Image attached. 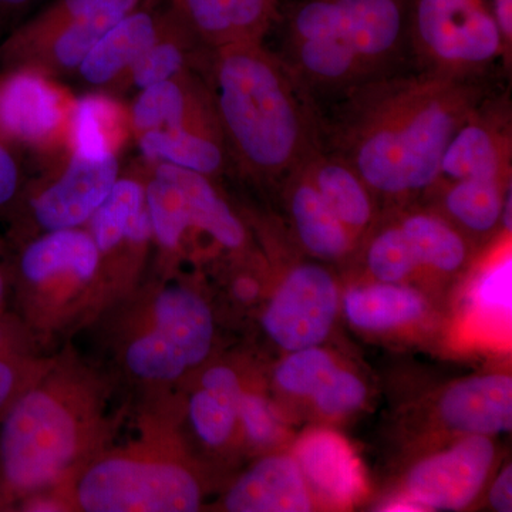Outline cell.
Listing matches in <instances>:
<instances>
[{"instance_id":"cell-23","label":"cell","mask_w":512,"mask_h":512,"mask_svg":"<svg viewBox=\"0 0 512 512\" xmlns=\"http://www.w3.org/2000/svg\"><path fill=\"white\" fill-rule=\"evenodd\" d=\"M343 308L346 318L357 328L386 330L419 319L426 303L414 289L380 282L346 293Z\"/></svg>"},{"instance_id":"cell-1","label":"cell","mask_w":512,"mask_h":512,"mask_svg":"<svg viewBox=\"0 0 512 512\" xmlns=\"http://www.w3.org/2000/svg\"><path fill=\"white\" fill-rule=\"evenodd\" d=\"M485 99L483 80L397 72L336 101L323 136L373 194L406 198L429 190L451 137Z\"/></svg>"},{"instance_id":"cell-15","label":"cell","mask_w":512,"mask_h":512,"mask_svg":"<svg viewBox=\"0 0 512 512\" xmlns=\"http://www.w3.org/2000/svg\"><path fill=\"white\" fill-rule=\"evenodd\" d=\"M232 512H306L312 510L305 478L295 458H265L227 495Z\"/></svg>"},{"instance_id":"cell-5","label":"cell","mask_w":512,"mask_h":512,"mask_svg":"<svg viewBox=\"0 0 512 512\" xmlns=\"http://www.w3.org/2000/svg\"><path fill=\"white\" fill-rule=\"evenodd\" d=\"M72 416L53 397L30 392L5 414L0 429V480L9 493H26L55 480L76 451Z\"/></svg>"},{"instance_id":"cell-3","label":"cell","mask_w":512,"mask_h":512,"mask_svg":"<svg viewBox=\"0 0 512 512\" xmlns=\"http://www.w3.org/2000/svg\"><path fill=\"white\" fill-rule=\"evenodd\" d=\"M218 110L245 164L288 175L323 144L322 119L282 60L258 42L224 47L217 64Z\"/></svg>"},{"instance_id":"cell-9","label":"cell","mask_w":512,"mask_h":512,"mask_svg":"<svg viewBox=\"0 0 512 512\" xmlns=\"http://www.w3.org/2000/svg\"><path fill=\"white\" fill-rule=\"evenodd\" d=\"M338 313V286L318 265H299L279 286L264 315V328L286 350L323 342Z\"/></svg>"},{"instance_id":"cell-13","label":"cell","mask_w":512,"mask_h":512,"mask_svg":"<svg viewBox=\"0 0 512 512\" xmlns=\"http://www.w3.org/2000/svg\"><path fill=\"white\" fill-rule=\"evenodd\" d=\"M440 413L450 429L470 436H491L510 431L511 377L485 375L454 384L441 399Z\"/></svg>"},{"instance_id":"cell-44","label":"cell","mask_w":512,"mask_h":512,"mask_svg":"<svg viewBox=\"0 0 512 512\" xmlns=\"http://www.w3.org/2000/svg\"><path fill=\"white\" fill-rule=\"evenodd\" d=\"M6 338V330L3 328L2 323H0V352H2L3 345H5Z\"/></svg>"},{"instance_id":"cell-4","label":"cell","mask_w":512,"mask_h":512,"mask_svg":"<svg viewBox=\"0 0 512 512\" xmlns=\"http://www.w3.org/2000/svg\"><path fill=\"white\" fill-rule=\"evenodd\" d=\"M409 47L419 70L456 79L483 80L511 59L490 0H410Z\"/></svg>"},{"instance_id":"cell-12","label":"cell","mask_w":512,"mask_h":512,"mask_svg":"<svg viewBox=\"0 0 512 512\" xmlns=\"http://www.w3.org/2000/svg\"><path fill=\"white\" fill-rule=\"evenodd\" d=\"M116 177L117 161L113 154L100 158L74 154L62 180L33 202L36 220L52 231L82 224L106 200Z\"/></svg>"},{"instance_id":"cell-35","label":"cell","mask_w":512,"mask_h":512,"mask_svg":"<svg viewBox=\"0 0 512 512\" xmlns=\"http://www.w3.org/2000/svg\"><path fill=\"white\" fill-rule=\"evenodd\" d=\"M238 417L255 443H271L279 433V423L274 410L262 397L242 393Z\"/></svg>"},{"instance_id":"cell-34","label":"cell","mask_w":512,"mask_h":512,"mask_svg":"<svg viewBox=\"0 0 512 512\" xmlns=\"http://www.w3.org/2000/svg\"><path fill=\"white\" fill-rule=\"evenodd\" d=\"M133 66L134 82L138 87L153 86V84L170 80L183 66V55L171 43L153 45L131 63Z\"/></svg>"},{"instance_id":"cell-21","label":"cell","mask_w":512,"mask_h":512,"mask_svg":"<svg viewBox=\"0 0 512 512\" xmlns=\"http://www.w3.org/2000/svg\"><path fill=\"white\" fill-rule=\"evenodd\" d=\"M156 43L154 19L148 13L131 12L101 37L80 63L84 79L94 84L109 82Z\"/></svg>"},{"instance_id":"cell-28","label":"cell","mask_w":512,"mask_h":512,"mask_svg":"<svg viewBox=\"0 0 512 512\" xmlns=\"http://www.w3.org/2000/svg\"><path fill=\"white\" fill-rule=\"evenodd\" d=\"M143 207V190L133 181L114 183L110 194L103 204L97 208L94 218V238L97 248L101 251L113 248L119 244L126 234V228L131 218Z\"/></svg>"},{"instance_id":"cell-38","label":"cell","mask_w":512,"mask_h":512,"mask_svg":"<svg viewBox=\"0 0 512 512\" xmlns=\"http://www.w3.org/2000/svg\"><path fill=\"white\" fill-rule=\"evenodd\" d=\"M491 507L498 512L512 511V468L505 467L490 490Z\"/></svg>"},{"instance_id":"cell-26","label":"cell","mask_w":512,"mask_h":512,"mask_svg":"<svg viewBox=\"0 0 512 512\" xmlns=\"http://www.w3.org/2000/svg\"><path fill=\"white\" fill-rule=\"evenodd\" d=\"M141 147L148 157H161L170 164L188 168L204 175L220 170L224 151L217 140L187 128L150 130L141 138Z\"/></svg>"},{"instance_id":"cell-36","label":"cell","mask_w":512,"mask_h":512,"mask_svg":"<svg viewBox=\"0 0 512 512\" xmlns=\"http://www.w3.org/2000/svg\"><path fill=\"white\" fill-rule=\"evenodd\" d=\"M477 301L487 309L511 311V261L494 266L481 279L477 288Z\"/></svg>"},{"instance_id":"cell-27","label":"cell","mask_w":512,"mask_h":512,"mask_svg":"<svg viewBox=\"0 0 512 512\" xmlns=\"http://www.w3.org/2000/svg\"><path fill=\"white\" fill-rule=\"evenodd\" d=\"M138 3L140 0H101L87 15L67 19L69 23L56 40L57 59L69 67L82 63L101 37L134 12Z\"/></svg>"},{"instance_id":"cell-14","label":"cell","mask_w":512,"mask_h":512,"mask_svg":"<svg viewBox=\"0 0 512 512\" xmlns=\"http://www.w3.org/2000/svg\"><path fill=\"white\" fill-rule=\"evenodd\" d=\"M306 484L329 503L346 505L362 493L363 476L349 444L332 431H312L295 448Z\"/></svg>"},{"instance_id":"cell-25","label":"cell","mask_w":512,"mask_h":512,"mask_svg":"<svg viewBox=\"0 0 512 512\" xmlns=\"http://www.w3.org/2000/svg\"><path fill=\"white\" fill-rule=\"evenodd\" d=\"M242 390L228 367H214L202 377V390L190 403L195 431L210 446H220L231 436L238 417Z\"/></svg>"},{"instance_id":"cell-41","label":"cell","mask_w":512,"mask_h":512,"mask_svg":"<svg viewBox=\"0 0 512 512\" xmlns=\"http://www.w3.org/2000/svg\"><path fill=\"white\" fill-rule=\"evenodd\" d=\"M101 0H62L60 15L67 19H76L87 15L99 6Z\"/></svg>"},{"instance_id":"cell-30","label":"cell","mask_w":512,"mask_h":512,"mask_svg":"<svg viewBox=\"0 0 512 512\" xmlns=\"http://www.w3.org/2000/svg\"><path fill=\"white\" fill-rule=\"evenodd\" d=\"M187 101L183 90L177 84L165 82L147 87L134 107V123L138 130H158L167 128H184Z\"/></svg>"},{"instance_id":"cell-33","label":"cell","mask_w":512,"mask_h":512,"mask_svg":"<svg viewBox=\"0 0 512 512\" xmlns=\"http://www.w3.org/2000/svg\"><path fill=\"white\" fill-rule=\"evenodd\" d=\"M109 113L106 101L84 99L76 111L77 153L84 157L100 158L109 153L106 137L101 131V121Z\"/></svg>"},{"instance_id":"cell-17","label":"cell","mask_w":512,"mask_h":512,"mask_svg":"<svg viewBox=\"0 0 512 512\" xmlns=\"http://www.w3.org/2000/svg\"><path fill=\"white\" fill-rule=\"evenodd\" d=\"M62 119L59 96L45 80L30 72L0 80V134L37 141L52 133Z\"/></svg>"},{"instance_id":"cell-40","label":"cell","mask_w":512,"mask_h":512,"mask_svg":"<svg viewBox=\"0 0 512 512\" xmlns=\"http://www.w3.org/2000/svg\"><path fill=\"white\" fill-rule=\"evenodd\" d=\"M151 229H153V224H151L150 214L140 210L128 222L124 235L133 239V241H144V239L150 237Z\"/></svg>"},{"instance_id":"cell-20","label":"cell","mask_w":512,"mask_h":512,"mask_svg":"<svg viewBox=\"0 0 512 512\" xmlns=\"http://www.w3.org/2000/svg\"><path fill=\"white\" fill-rule=\"evenodd\" d=\"M202 35L228 46L258 42L276 15L274 0H180Z\"/></svg>"},{"instance_id":"cell-43","label":"cell","mask_w":512,"mask_h":512,"mask_svg":"<svg viewBox=\"0 0 512 512\" xmlns=\"http://www.w3.org/2000/svg\"><path fill=\"white\" fill-rule=\"evenodd\" d=\"M29 0H0V6H5V8H13V6L25 5Z\"/></svg>"},{"instance_id":"cell-18","label":"cell","mask_w":512,"mask_h":512,"mask_svg":"<svg viewBox=\"0 0 512 512\" xmlns=\"http://www.w3.org/2000/svg\"><path fill=\"white\" fill-rule=\"evenodd\" d=\"M286 180L288 208L303 248L325 259H338L348 254L355 238L330 210L301 165H296Z\"/></svg>"},{"instance_id":"cell-32","label":"cell","mask_w":512,"mask_h":512,"mask_svg":"<svg viewBox=\"0 0 512 512\" xmlns=\"http://www.w3.org/2000/svg\"><path fill=\"white\" fill-rule=\"evenodd\" d=\"M366 394V386L359 377L338 367L313 394L312 399L320 412L338 416L359 409L365 402Z\"/></svg>"},{"instance_id":"cell-16","label":"cell","mask_w":512,"mask_h":512,"mask_svg":"<svg viewBox=\"0 0 512 512\" xmlns=\"http://www.w3.org/2000/svg\"><path fill=\"white\" fill-rule=\"evenodd\" d=\"M299 165L353 238L369 227L375 215V194L352 165L330 151L325 143Z\"/></svg>"},{"instance_id":"cell-42","label":"cell","mask_w":512,"mask_h":512,"mask_svg":"<svg viewBox=\"0 0 512 512\" xmlns=\"http://www.w3.org/2000/svg\"><path fill=\"white\" fill-rule=\"evenodd\" d=\"M258 284L251 278H241L234 286V293L241 301L249 302L258 295Z\"/></svg>"},{"instance_id":"cell-37","label":"cell","mask_w":512,"mask_h":512,"mask_svg":"<svg viewBox=\"0 0 512 512\" xmlns=\"http://www.w3.org/2000/svg\"><path fill=\"white\" fill-rule=\"evenodd\" d=\"M19 187V170L15 158L0 141V210L12 202Z\"/></svg>"},{"instance_id":"cell-10","label":"cell","mask_w":512,"mask_h":512,"mask_svg":"<svg viewBox=\"0 0 512 512\" xmlns=\"http://www.w3.org/2000/svg\"><path fill=\"white\" fill-rule=\"evenodd\" d=\"M510 104L485 99L457 128L430 185L467 180H511Z\"/></svg>"},{"instance_id":"cell-2","label":"cell","mask_w":512,"mask_h":512,"mask_svg":"<svg viewBox=\"0 0 512 512\" xmlns=\"http://www.w3.org/2000/svg\"><path fill=\"white\" fill-rule=\"evenodd\" d=\"M410 0H298L285 16L282 60L315 99L397 73L409 47Z\"/></svg>"},{"instance_id":"cell-29","label":"cell","mask_w":512,"mask_h":512,"mask_svg":"<svg viewBox=\"0 0 512 512\" xmlns=\"http://www.w3.org/2000/svg\"><path fill=\"white\" fill-rule=\"evenodd\" d=\"M336 369L338 366L332 356L313 346L293 350L276 369L275 379L285 392L312 397Z\"/></svg>"},{"instance_id":"cell-11","label":"cell","mask_w":512,"mask_h":512,"mask_svg":"<svg viewBox=\"0 0 512 512\" xmlns=\"http://www.w3.org/2000/svg\"><path fill=\"white\" fill-rule=\"evenodd\" d=\"M494 457L495 447L487 436H468L417 464L407 477V493L429 510H464L484 487Z\"/></svg>"},{"instance_id":"cell-6","label":"cell","mask_w":512,"mask_h":512,"mask_svg":"<svg viewBox=\"0 0 512 512\" xmlns=\"http://www.w3.org/2000/svg\"><path fill=\"white\" fill-rule=\"evenodd\" d=\"M197 481L171 464L107 460L79 485V501L89 512H194L200 508Z\"/></svg>"},{"instance_id":"cell-24","label":"cell","mask_w":512,"mask_h":512,"mask_svg":"<svg viewBox=\"0 0 512 512\" xmlns=\"http://www.w3.org/2000/svg\"><path fill=\"white\" fill-rule=\"evenodd\" d=\"M441 188V202L448 220L474 234H488L503 221L511 180H467L434 185Z\"/></svg>"},{"instance_id":"cell-22","label":"cell","mask_w":512,"mask_h":512,"mask_svg":"<svg viewBox=\"0 0 512 512\" xmlns=\"http://www.w3.org/2000/svg\"><path fill=\"white\" fill-rule=\"evenodd\" d=\"M99 264V248L83 232L59 229L33 242L20 259L26 281L39 284L56 272L69 269L82 279L92 278Z\"/></svg>"},{"instance_id":"cell-8","label":"cell","mask_w":512,"mask_h":512,"mask_svg":"<svg viewBox=\"0 0 512 512\" xmlns=\"http://www.w3.org/2000/svg\"><path fill=\"white\" fill-rule=\"evenodd\" d=\"M467 258V244L457 228L431 212H414L387 225L372 238L366 261L380 282L397 284L420 268L457 271Z\"/></svg>"},{"instance_id":"cell-7","label":"cell","mask_w":512,"mask_h":512,"mask_svg":"<svg viewBox=\"0 0 512 512\" xmlns=\"http://www.w3.org/2000/svg\"><path fill=\"white\" fill-rule=\"evenodd\" d=\"M151 224L161 244L173 248L188 227L207 231L227 248L241 247V222L204 174L174 164L158 167L147 191Z\"/></svg>"},{"instance_id":"cell-45","label":"cell","mask_w":512,"mask_h":512,"mask_svg":"<svg viewBox=\"0 0 512 512\" xmlns=\"http://www.w3.org/2000/svg\"><path fill=\"white\" fill-rule=\"evenodd\" d=\"M3 293H5V278H3L2 272H0V302H2Z\"/></svg>"},{"instance_id":"cell-31","label":"cell","mask_w":512,"mask_h":512,"mask_svg":"<svg viewBox=\"0 0 512 512\" xmlns=\"http://www.w3.org/2000/svg\"><path fill=\"white\" fill-rule=\"evenodd\" d=\"M126 357L128 367L144 379L174 380L188 367L156 330L134 342Z\"/></svg>"},{"instance_id":"cell-19","label":"cell","mask_w":512,"mask_h":512,"mask_svg":"<svg viewBox=\"0 0 512 512\" xmlns=\"http://www.w3.org/2000/svg\"><path fill=\"white\" fill-rule=\"evenodd\" d=\"M156 332L188 367L198 365L211 349L214 323L207 303L183 288H170L156 302Z\"/></svg>"},{"instance_id":"cell-39","label":"cell","mask_w":512,"mask_h":512,"mask_svg":"<svg viewBox=\"0 0 512 512\" xmlns=\"http://www.w3.org/2000/svg\"><path fill=\"white\" fill-rule=\"evenodd\" d=\"M18 383V369L0 355V412L8 406Z\"/></svg>"}]
</instances>
